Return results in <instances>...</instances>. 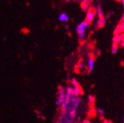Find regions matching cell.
I'll list each match as a JSON object with an SVG mask.
<instances>
[{"label":"cell","instance_id":"1","mask_svg":"<svg viewBox=\"0 0 124 123\" xmlns=\"http://www.w3.org/2000/svg\"><path fill=\"white\" fill-rule=\"evenodd\" d=\"M89 27V23L86 20L80 22L75 27V31L80 41H84L86 38V31Z\"/></svg>","mask_w":124,"mask_h":123},{"label":"cell","instance_id":"2","mask_svg":"<svg viewBox=\"0 0 124 123\" xmlns=\"http://www.w3.org/2000/svg\"><path fill=\"white\" fill-rule=\"evenodd\" d=\"M67 99V94H66V88L64 87H59L58 89L57 93V98L55 100V104L58 106H61Z\"/></svg>","mask_w":124,"mask_h":123},{"label":"cell","instance_id":"3","mask_svg":"<svg viewBox=\"0 0 124 123\" xmlns=\"http://www.w3.org/2000/svg\"><path fill=\"white\" fill-rule=\"evenodd\" d=\"M96 16V12H95V9L94 8H90L87 10L86 14V21L88 22L89 24L91 22H92L94 21V19H95Z\"/></svg>","mask_w":124,"mask_h":123},{"label":"cell","instance_id":"4","mask_svg":"<svg viewBox=\"0 0 124 123\" xmlns=\"http://www.w3.org/2000/svg\"><path fill=\"white\" fill-rule=\"evenodd\" d=\"M95 68V60L93 58L90 57L86 61V69L88 72H92Z\"/></svg>","mask_w":124,"mask_h":123},{"label":"cell","instance_id":"5","mask_svg":"<svg viewBox=\"0 0 124 123\" xmlns=\"http://www.w3.org/2000/svg\"><path fill=\"white\" fill-rule=\"evenodd\" d=\"M58 19L61 22H67L70 19V16H69V15L66 13H61L58 15Z\"/></svg>","mask_w":124,"mask_h":123},{"label":"cell","instance_id":"6","mask_svg":"<svg viewBox=\"0 0 124 123\" xmlns=\"http://www.w3.org/2000/svg\"><path fill=\"white\" fill-rule=\"evenodd\" d=\"M122 39H123V35L121 33H115V35L113 37V43L118 45L121 43Z\"/></svg>","mask_w":124,"mask_h":123},{"label":"cell","instance_id":"7","mask_svg":"<svg viewBox=\"0 0 124 123\" xmlns=\"http://www.w3.org/2000/svg\"><path fill=\"white\" fill-rule=\"evenodd\" d=\"M123 32H124V16L122 17V19L120 20V22L117 26L116 33H121Z\"/></svg>","mask_w":124,"mask_h":123},{"label":"cell","instance_id":"8","mask_svg":"<svg viewBox=\"0 0 124 123\" xmlns=\"http://www.w3.org/2000/svg\"><path fill=\"white\" fill-rule=\"evenodd\" d=\"M106 23V19L105 17H102V18H99L98 19V21L96 22V27L100 28L103 27Z\"/></svg>","mask_w":124,"mask_h":123},{"label":"cell","instance_id":"9","mask_svg":"<svg viewBox=\"0 0 124 123\" xmlns=\"http://www.w3.org/2000/svg\"><path fill=\"white\" fill-rule=\"evenodd\" d=\"M95 12H96V16L99 18H102L104 17L103 15V10L102 8V7L101 5H98L96 8H95Z\"/></svg>","mask_w":124,"mask_h":123},{"label":"cell","instance_id":"10","mask_svg":"<svg viewBox=\"0 0 124 123\" xmlns=\"http://www.w3.org/2000/svg\"><path fill=\"white\" fill-rule=\"evenodd\" d=\"M89 0H83V2H81V8L83 10H84L85 12H87V10H89Z\"/></svg>","mask_w":124,"mask_h":123},{"label":"cell","instance_id":"11","mask_svg":"<svg viewBox=\"0 0 124 123\" xmlns=\"http://www.w3.org/2000/svg\"><path fill=\"white\" fill-rule=\"evenodd\" d=\"M117 51H118V45L113 43L112 46V48H111V52L115 55L117 52Z\"/></svg>","mask_w":124,"mask_h":123},{"label":"cell","instance_id":"12","mask_svg":"<svg viewBox=\"0 0 124 123\" xmlns=\"http://www.w3.org/2000/svg\"><path fill=\"white\" fill-rule=\"evenodd\" d=\"M96 113H97V115L100 118H102L104 116V111H103V109H101V108H98V109L96 110Z\"/></svg>","mask_w":124,"mask_h":123},{"label":"cell","instance_id":"13","mask_svg":"<svg viewBox=\"0 0 124 123\" xmlns=\"http://www.w3.org/2000/svg\"><path fill=\"white\" fill-rule=\"evenodd\" d=\"M71 86L73 87H77V86H80L79 83L78 82V80L75 78H72L71 80Z\"/></svg>","mask_w":124,"mask_h":123},{"label":"cell","instance_id":"14","mask_svg":"<svg viewBox=\"0 0 124 123\" xmlns=\"http://www.w3.org/2000/svg\"><path fill=\"white\" fill-rule=\"evenodd\" d=\"M88 102L89 104H93L95 102V97L92 95H89L88 96Z\"/></svg>","mask_w":124,"mask_h":123},{"label":"cell","instance_id":"15","mask_svg":"<svg viewBox=\"0 0 124 123\" xmlns=\"http://www.w3.org/2000/svg\"><path fill=\"white\" fill-rule=\"evenodd\" d=\"M84 67V63L83 62V61H81V62H79L78 64V69H82Z\"/></svg>","mask_w":124,"mask_h":123},{"label":"cell","instance_id":"16","mask_svg":"<svg viewBox=\"0 0 124 123\" xmlns=\"http://www.w3.org/2000/svg\"><path fill=\"white\" fill-rule=\"evenodd\" d=\"M102 123H113L112 122H111V121H108V120H103V122H102Z\"/></svg>","mask_w":124,"mask_h":123},{"label":"cell","instance_id":"17","mask_svg":"<svg viewBox=\"0 0 124 123\" xmlns=\"http://www.w3.org/2000/svg\"><path fill=\"white\" fill-rule=\"evenodd\" d=\"M121 44L122 46L124 47V34L123 35V39H122V42H121Z\"/></svg>","mask_w":124,"mask_h":123},{"label":"cell","instance_id":"18","mask_svg":"<svg viewBox=\"0 0 124 123\" xmlns=\"http://www.w3.org/2000/svg\"><path fill=\"white\" fill-rule=\"evenodd\" d=\"M79 123H91V122H90V121H89V120H86V121L81 122H79Z\"/></svg>","mask_w":124,"mask_h":123},{"label":"cell","instance_id":"19","mask_svg":"<svg viewBox=\"0 0 124 123\" xmlns=\"http://www.w3.org/2000/svg\"><path fill=\"white\" fill-rule=\"evenodd\" d=\"M121 2H122V4H123V5L124 6V0H121Z\"/></svg>","mask_w":124,"mask_h":123},{"label":"cell","instance_id":"20","mask_svg":"<svg viewBox=\"0 0 124 123\" xmlns=\"http://www.w3.org/2000/svg\"><path fill=\"white\" fill-rule=\"evenodd\" d=\"M123 123H124V115L123 116Z\"/></svg>","mask_w":124,"mask_h":123},{"label":"cell","instance_id":"21","mask_svg":"<svg viewBox=\"0 0 124 123\" xmlns=\"http://www.w3.org/2000/svg\"><path fill=\"white\" fill-rule=\"evenodd\" d=\"M65 2H70V0H64Z\"/></svg>","mask_w":124,"mask_h":123},{"label":"cell","instance_id":"22","mask_svg":"<svg viewBox=\"0 0 124 123\" xmlns=\"http://www.w3.org/2000/svg\"><path fill=\"white\" fill-rule=\"evenodd\" d=\"M66 28H67V29H68V25H67V24L66 25Z\"/></svg>","mask_w":124,"mask_h":123}]
</instances>
